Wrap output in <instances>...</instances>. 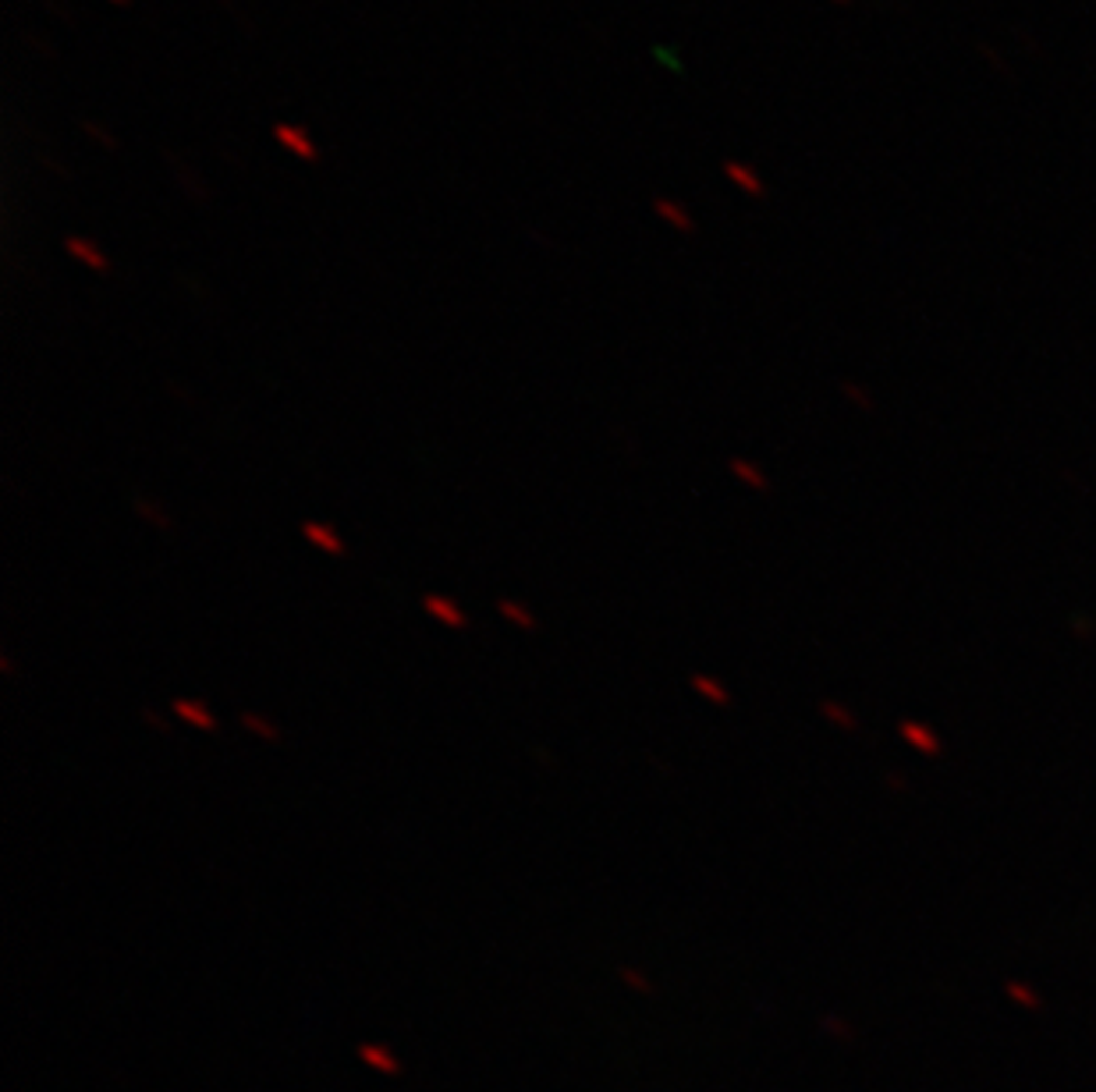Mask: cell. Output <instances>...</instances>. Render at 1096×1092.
<instances>
[{"instance_id":"6da1fadb","label":"cell","mask_w":1096,"mask_h":1092,"mask_svg":"<svg viewBox=\"0 0 1096 1092\" xmlns=\"http://www.w3.org/2000/svg\"><path fill=\"white\" fill-rule=\"evenodd\" d=\"M273 139H278L281 146L288 149V153L299 156V160H306V163L320 160V149H316V142L309 139V135L302 132L299 125H285V121H281V125H273Z\"/></svg>"},{"instance_id":"7a4b0ae2","label":"cell","mask_w":1096,"mask_h":1092,"mask_svg":"<svg viewBox=\"0 0 1096 1092\" xmlns=\"http://www.w3.org/2000/svg\"><path fill=\"white\" fill-rule=\"evenodd\" d=\"M65 248H68V255H75V259H79V262H86V266H89V269H96V274H110L107 255H103L100 248L93 245V241L79 238V234H68V238H65Z\"/></svg>"},{"instance_id":"3957f363","label":"cell","mask_w":1096,"mask_h":1092,"mask_svg":"<svg viewBox=\"0 0 1096 1092\" xmlns=\"http://www.w3.org/2000/svg\"><path fill=\"white\" fill-rule=\"evenodd\" d=\"M653 210H656V217L668 220V224L675 227V231L696 234V224H692L689 210H685L682 203H675V199H663V196H660V199H653Z\"/></svg>"},{"instance_id":"277c9868","label":"cell","mask_w":1096,"mask_h":1092,"mask_svg":"<svg viewBox=\"0 0 1096 1092\" xmlns=\"http://www.w3.org/2000/svg\"><path fill=\"white\" fill-rule=\"evenodd\" d=\"M422 607H426L429 614L437 617V621L448 624V628H465V614L458 610L455 600H448V596H437V593L422 596Z\"/></svg>"},{"instance_id":"5b68a950","label":"cell","mask_w":1096,"mask_h":1092,"mask_svg":"<svg viewBox=\"0 0 1096 1092\" xmlns=\"http://www.w3.org/2000/svg\"><path fill=\"white\" fill-rule=\"evenodd\" d=\"M724 174L731 177L734 184H738L746 196H767V184L760 181V174H756L753 167H746V163L738 160H724Z\"/></svg>"},{"instance_id":"8992f818","label":"cell","mask_w":1096,"mask_h":1092,"mask_svg":"<svg viewBox=\"0 0 1096 1092\" xmlns=\"http://www.w3.org/2000/svg\"><path fill=\"white\" fill-rule=\"evenodd\" d=\"M174 716H181L185 723H192V727H203V730H214V716H210V709L203 706V702H192V699H178L174 702Z\"/></svg>"},{"instance_id":"52a82bcc","label":"cell","mask_w":1096,"mask_h":1092,"mask_svg":"<svg viewBox=\"0 0 1096 1092\" xmlns=\"http://www.w3.org/2000/svg\"><path fill=\"white\" fill-rule=\"evenodd\" d=\"M302 532H306L309 543H316V546H320V550H327V553H344V543H341V539H337L330 529H323V525L306 522V525H302Z\"/></svg>"},{"instance_id":"ba28073f","label":"cell","mask_w":1096,"mask_h":1092,"mask_svg":"<svg viewBox=\"0 0 1096 1092\" xmlns=\"http://www.w3.org/2000/svg\"><path fill=\"white\" fill-rule=\"evenodd\" d=\"M79 128H82V132H86V135H93V139L100 142L103 149H114V153H118V149H122V139H118L114 132H107V128H103L100 121L82 118V121H79Z\"/></svg>"},{"instance_id":"9c48e42d","label":"cell","mask_w":1096,"mask_h":1092,"mask_svg":"<svg viewBox=\"0 0 1096 1092\" xmlns=\"http://www.w3.org/2000/svg\"><path fill=\"white\" fill-rule=\"evenodd\" d=\"M167 163H171V167L178 170V177H181V188H185L188 196L195 199V203H207V199H210V191L203 188V184H195L192 170H185V167H181V163H178V156H174V153H167Z\"/></svg>"},{"instance_id":"30bf717a","label":"cell","mask_w":1096,"mask_h":1092,"mask_svg":"<svg viewBox=\"0 0 1096 1092\" xmlns=\"http://www.w3.org/2000/svg\"><path fill=\"white\" fill-rule=\"evenodd\" d=\"M497 610H500V614H504V617H507V621H515V624H519V628H522V631H529V628H536V617H533V614H526V610H522V603H512V600H500V603H497Z\"/></svg>"},{"instance_id":"8fae6325","label":"cell","mask_w":1096,"mask_h":1092,"mask_svg":"<svg viewBox=\"0 0 1096 1092\" xmlns=\"http://www.w3.org/2000/svg\"><path fill=\"white\" fill-rule=\"evenodd\" d=\"M242 723H245V730H252V734L266 737V742H278V737H281V730L273 727V723H266L263 716H256V713H245Z\"/></svg>"},{"instance_id":"7c38bea8","label":"cell","mask_w":1096,"mask_h":1092,"mask_svg":"<svg viewBox=\"0 0 1096 1092\" xmlns=\"http://www.w3.org/2000/svg\"><path fill=\"white\" fill-rule=\"evenodd\" d=\"M363 1057H366V1061H373V1064H377V1068H384V1071H398V1064H394L391 1057L384 1054V1049L363 1046Z\"/></svg>"},{"instance_id":"4fadbf2b","label":"cell","mask_w":1096,"mask_h":1092,"mask_svg":"<svg viewBox=\"0 0 1096 1092\" xmlns=\"http://www.w3.org/2000/svg\"><path fill=\"white\" fill-rule=\"evenodd\" d=\"M621 979H625V983H632L635 990H642V993H649V990H653V986H649L646 979H642L639 971H632V968H621Z\"/></svg>"},{"instance_id":"5bb4252c","label":"cell","mask_w":1096,"mask_h":1092,"mask_svg":"<svg viewBox=\"0 0 1096 1092\" xmlns=\"http://www.w3.org/2000/svg\"><path fill=\"white\" fill-rule=\"evenodd\" d=\"M653 54H656V57H660V61H663V64H668V68H671V71H682V64H678V61H675V57H671V54H668V50H663V47H656V50H653Z\"/></svg>"},{"instance_id":"9a60e30c","label":"cell","mask_w":1096,"mask_h":1092,"mask_svg":"<svg viewBox=\"0 0 1096 1092\" xmlns=\"http://www.w3.org/2000/svg\"><path fill=\"white\" fill-rule=\"evenodd\" d=\"M696 688H706V695H717V685H710L706 678H696ZM720 699V695H717Z\"/></svg>"},{"instance_id":"2e32d148","label":"cell","mask_w":1096,"mask_h":1092,"mask_svg":"<svg viewBox=\"0 0 1096 1092\" xmlns=\"http://www.w3.org/2000/svg\"><path fill=\"white\" fill-rule=\"evenodd\" d=\"M217 4H224L228 11H235V0H217Z\"/></svg>"},{"instance_id":"e0dca14e","label":"cell","mask_w":1096,"mask_h":1092,"mask_svg":"<svg viewBox=\"0 0 1096 1092\" xmlns=\"http://www.w3.org/2000/svg\"><path fill=\"white\" fill-rule=\"evenodd\" d=\"M114 4H125V0H114Z\"/></svg>"},{"instance_id":"ac0fdd59","label":"cell","mask_w":1096,"mask_h":1092,"mask_svg":"<svg viewBox=\"0 0 1096 1092\" xmlns=\"http://www.w3.org/2000/svg\"><path fill=\"white\" fill-rule=\"evenodd\" d=\"M841 4H845V0H841Z\"/></svg>"}]
</instances>
